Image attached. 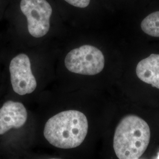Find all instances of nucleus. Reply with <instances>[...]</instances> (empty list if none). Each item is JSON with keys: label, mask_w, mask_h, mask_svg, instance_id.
Masks as SVG:
<instances>
[{"label": "nucleus", "mask_w": 159, "mask_h": 159, "mask_svg": "<svg viewBox=\"0 0 159 159\" xmlns=\"http://www.w3.org/2000/svg\"><path fill=\"white\" fill-rule=\"evenodd\" d=\"M136 74L143 82L159 89V54H152L138 63Z\"/></svg>", "instance_id": "nucleus-7"}, {"label": "nucleus", "mask_w": 159, "mask_h": 159, "mask_svg": "<svg viewBox=\"0 0 159 159\" xmlns=\"http://www.w3.org/2000/svg\"><path fill=\"white\" fill-rule=\"evenodd\" d=\"M20 8L27 17L29 33L35 38L44 37L50 27L52 10L46 0H21Z\"/></svg>", "instance_id": "nucleus-4"}, {"label": "nucleus", "mask_w": 159, "mask_h": 159, "mask_svg": "<svg viewBox=\"0 0 159 159\" xmlns=\"http://www.w3.org/2000/svg\"><path fill=\"white\" fill-rule=\"evenodd\" d=\"M68 4L71 6L79 7V8H85L90 4V0H65Z\"/></svg>", "instance_id": "nucleus-9"}, {"label": "nucleus", "mask_w": 159, "mask_h": 159, "mask_svg": "<svg viewBox=\"0 0 159 159\" xmlns=\"http://www.w3.org/2000/svg\"><path fill=\"white\" fill-rule=\"evenodd\" d=\"M144 33L154 37H159V11L150 14L141 23Z\"/></svg>", "instance_id": "nucleus-8"}, {"label": "nucleus", "mask_w": 159, "mask_h": 159, "mask_svg": "<svg viewBox=\"0 0 159 159\" xmlns=\"http://www.w3.org/2000/svg\"><path fill=\"white\" fill-rule=\"evenodd\" d=\"M150 140V130L148 123L137 116L128 115L116 129L114 150L119 159H139L146 150Z\"/></svg>", "instance_id": "nucleus-2"}, {"label": "nucleus", "mask_w": 159, "mask_h": 159, "mask_svg": "<svg viewBox=\"0 0 159 159\" xmlns=\"http://www.w3.org/2000/svg\"><path fill=\"white\" fill-rule=\"evenodd\" d=\"M11 82L13 90L21 96L31 94L37 87V81L32 73L30 58L25 54L14 57L10 64Z\"/></svg>", "instance_id": "nucleus-5"}, {"label": "nucleus", "mask_w": 159, "mask_h": 159, "mask_svg": "<svg viewBox=\"0 0 159 159\" xmlns=\"http://www.w3.org/2000/svg\"><path fill=\"white\" fill-rule=\"evenodd\" d=\"M89 124L85 115L79 111H64L47 121L44 130L46 140L56 148H77L84 142Z\"/></svg>", "instance_id": "nucleus-1"}, {"label": "nucleus", "mask_w": 159, "mask_h": 159, "mask_svg": "<svg viewBox=\"0 0 159 159\" xmlns=\"http://www.w3.org/2000/svg\"><path fill=\"white\" fill-rule=\"evenodd\" d=\"M27 119V110L22 103L8 101L0 108V135L11 129L22 127Z\"/></svg>", "instance_id": "nucleus-6"}, {"label": "nucleus", "mask_w": 159, "mask_h": 159, "mask_svg": "<svg viewBox=\"0 0 159 159\" xmlns=\"http://www.w3.org/2000/svg\"><path fill=\"white\" fill-rule=\"evenodd\" d=\"M64 63L67 70L72 73L94 75L102 71L105 59L99 49L94 46L84 45L70 51Z\"/></svg>", "instance_id": "nucleus-3"}]
</instances>
